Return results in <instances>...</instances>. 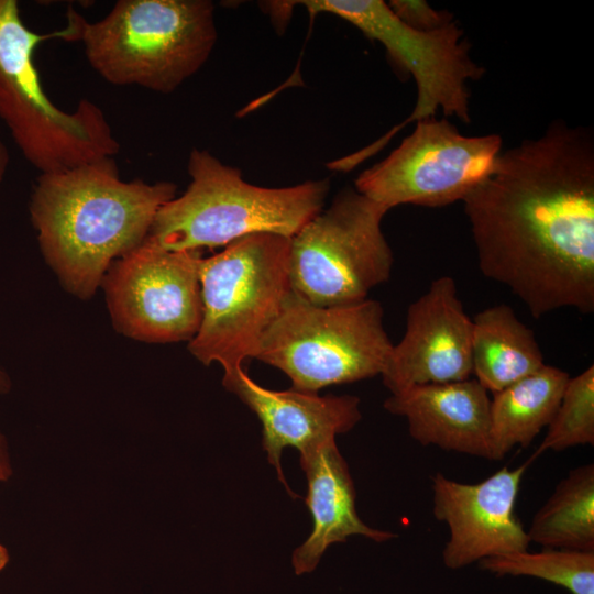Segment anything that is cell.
Instances as JSON below:
<instances>
[{
  "mask_svg": "<svg viewBox=\"0 0 594 594\" xmlns=\"http://www.w3.org/2000/svg\"><path fill=\"white\" fill-rule=\"evenodd\" d=\"M295 3L304 6L312 15L330 13L350 22L370 40L380 42L395 65L415 79L417 101L413 112L378 141L350 155L354 165L382 148L407 124L436 117L438 110L447 117L470 122L471 92L468 84L480 79L484 68L472 59L464 32L455 21L422 32L402 22L382 0H306Z\"/></svg>",
  "mask_w": 594,
  "mask_h": 594,
  "instance_id": "cell-9",
  "label": "cell"
},
{
  "mask_svg": "<svg viewBox=\"0 0 594 594\" xmlns=\"http://www.w3.org/2000/svg\"><path fill=\"white\" fill-rule=\"evenodd\" d=\"M387 210L355 188L341 190L289 245L292 290L311 305L349 306L386 282L394 263L382 231Z\"/></svg>",
  "mask_w": 594,
  "mask_h": 594,
  "instance_id": "cell-8",
  "label": "cell"
},
{
  "mask_svg": "<svg viewBox=\"0 0 594 594\" xmlns=\"http://www.w3.org/2000/svg\"><path fill=\"white\" fill-rule=\"evenodd\" d=\"M190 184L157 211L146 239L172 251L227 246L255 233L294 237L323 208L329 179L268 188L252 185L238 168L194 148Z\"/></svg>",
  "mask_w": 594,
  "mask_h": 594,
  "instance_id": "cell-3",
  "label": "cell"
},
{
  "mask_svg": "<svg viewBox=\"0 0 594 594\" xmlns=\"http://www.w3.org/2000/svg\"><path fill=\"white\" fill-rule=\"evenodd\" d=\"M526 531L530 543L546 549L594 552V464L571 470Z\"/></svg>",
  "mask_w": 594,
  "mask_h": 594,
  "instance_id": "cell-19",
  "label": "cell"
},
{
  "mask_svg": "<svg viewBox=\"0 0 594 594\" xmlns=\"http://www.w3.org/2000/svg\"><path fill=\"white\" fill-rule=\"evenodd\" d=\"M8 562H9V552L6 549V547H3L0 543V571L8 564Z\"/></svg>",
  "mask_w": 594,
  "mask_h": 594,
  "instance_id": "cell-26",
  "label": "cell"
},
{
  "mask_svg": "<svg viewBox=\"0 0 594 594\" xmlns=\"http://www.w3.org/2000/svg\"><path fill=\"white\" fill-rule=\"evenodd\" d=\"M570 377L565 371L544 364L493 394L490 405L493 461L503 460L517 446L527 448L549 426Z\"/></svg>",
  "mask_w": 594,
  "mask_h": 594,
  "instance_id": "cell-18",
  "label": "cell"
},
{
  "mask_svg": "<svg viewBox=\"0 0 594 594\" xmlns=\"http://www.w3.org/2000/svg\"><path fill=\"white\" fill-rule=\"evenodd\" d=\"M223 386L235 394L260 419L262 446L268 462L289 495L280 458L284 448L299 453L336 440L350 431L362 418L356 396H319L295 389L273 391L256 384L244 369L223 375Z\"/></svg>",
  "mask_w": 594,
  "mask_h": 594,
  "instance_id": "cell-14",
  "label": "cell"
},
{
  "mask_svg": "<svg viewBox=\"0 0 594 594\" xmlns=\"http://www.w3.org/2000/svg\"><path fill=\"white\" fill-rule=\"evenodd\" d=\"M547 433L535 452L594 446V365L570 377Z\"/></svg>",
  "mask_w": 594,
  "mask_h": 594,
  "instance_id": "cell-21",
  "label": "cell"
},
{
  "mask_svg": "<svg viewBox=\"0 0 594 594\" xmlns=\"http://www.w3.org/2000/svg\"><path fill=\"white\" fill-rule=\"evenodd\" d=\"M213 12L209 0H119L101 20L80 16L79 41L109 84L170 94L209 58Z\"/></svg>",
  "mask_w": 594,
  "mask_h": 594,
  "instance_id": "cell-5",
  "label": "cell"
},
{
  "mask_svg": "<svg viewBox=\"0 0 594 594\" xmlns=\"http://www.w3.org/2000/svg\"><path fill=\"white\" fill-rule=\"evenodd\" d=\"M176 197L170 182H125L113 157L40 174L30 216L41 251L64 287L87 299L116 258L141 245L160 208Z\"/></svg>",
  "mask_w": 594,
  "mask_h": 594,
  "instance_id": "cell-2",
  "label": "cell"
},
{
  "mask_svg": "<svg viewBox=\"0 0 594 594\" xmlns=\"http://www.w3.org/2000/svg\"><path fill=\"white\" fill-rule=\"evenodd\" d=\"M536 457L515 469L504 466L469 484L438 472L431 480L432 514L447 524L449 539L442 562L459 570L484 559L527 551L530 540L515 504L522 476Z\"/></svg>",
  "mask_w": 594,
  "mask_h": 594,
  "instance_id": "cell-12",
  "label": "cell"
},
{
  "mask_svg": "<svg viewBox=\"0 0 594 594\" xmlns=\"http://www.w3.org/2000/svg\"><path fill=\"white\" fill-rule=\"evenodd\" d=\"M472 322V374L487 392L497 393L546 364L534 331L508 305L485 308Z\"/></svg>",
  "mask_w": 594,
  "mask_h": 594,
  "instance_id": "cell-17",
  "label": "cell"
},
{
  "mask_svg": "<svg viewBox=\"0 0 594 594\" xmlns=\"http://www.w3.org/2000/svg\"><path fill=\"white\" fill-rule=\"evenodd\" d=\"M13 474L8 443L0 431V482L8 481Z\"/></svg>",
  "mask_w": 594,
  "mask_h": 594,
  "instance_id": "cell-23",
  "label": "cell"
},
{
  "mask_svg": "<svg viewBox=\"0 0 594 594\" xmlns=\"http://www.w3.org/2000/svg\"><path fill=\"white\" fill-rule=\"evenodd\" d=\"M289 245L290 238L255 233L201 258L202 318L188 344L197 360L218 362L226 375L255 359L292 292Z\"/></svg>",
  "mask_w": 594,
  "mask_h": 594,
  "instance_id": "cell-6",
  "label": "cell"
},
{
  "mask_svg": "<svg viewBox=\"0 0 594 594\" xmlns=\"http://www.w3.org/2000/svg\"><path fill=\"white\" fill-rule=\"evenodd\" d=\"M76 22L63 30L38 34L29 29L16 0H0V119L24 158L41 174L54 173L98 160L120 150L100 107L81 99L66 112L46 95L34 64L44 41H78Z\"/></svg>",
  "mask_w": 594,
  "mask_h": 594,
  "instance_id": "cell-4",
  "label": "cell"
},
{
  "mask_svg": "<svg viewBox=\"0 0 594 594\" xmlns=\"http://www.w3.org/2000/svg\"><path fill=\"white\" fill-rule=\"evenodd\" d=\"M482 570L498 576H530L569 591L594 594V552L546 549L515 552L484 559Z\"/></svg>",
  "mask_w": 594,
  "mask_h": 594,
  "instance_id": "cell-20",
  "label": "cell"
},
{
  "mask_svg": "<svg viewBox=\"0 0 594 594\" xmlns=\"http://www.w3.org/2000/svg\"><path fill=\"white\" fill-rule=\"evenodd\" d=\"M11 388V381L8 374L0 367V393L6 394Z\"/></svg>",
  "mask_w": 594,
  "mask_h": 594,
  "instance_id": "cell-25",
  "label": "cell"
},
{
  "mask_svg": "<svg viewBox=\"0 0 594 594\" xmlns=\"http://www.w3.org/2000/svg\"><path fill=\"white\" fill-rule=\"evenodd\" d=\"M487 393L470 378L418 385L391 395L384 408L405 417L409 435L421 446L492 460Z\"/></svg>",
  "mask_w": 594,
  "mask_h": 594,
  "instance_id": "cell-15",
  "label": "cell"
},
{
  "mask_svg": "<svg viewBox=\"0 0 594 594\" xmlns=\"http://www.w3.org/2000/svg\"><path fill=\"white\" fill-rule=\"evenodd\" d=\"M387 4L402 22L417 31H433L453 21L450 12L436 10L425 0H392Z\"/></svg>",
  "mask_w": 594,
  "mask_h": 594,
  "instance_id": "cell-22",
  "label": "cell"
},
{
  "mask_svg": "<svg viewBox=\"0 0 594 594\" xmlns=\"http://www.w3.org/2000/svg\"><path fill=\"white\" fill-rule=\"evenodd\" d=\"M481 273L539 319L594 312V134L552 122L463 200Z\"/></svg>",
  "mask_w": 594,
  "mask_h": 594,
  "instance_id": "cell-1",
  "label": "cell"
},
{
  "mask_svg": "<svg viewBox=\"0 0 594 594\" xmlns=\"http://www.w3.org/2000/svg\"><path fill=\"white\" fill-rule=\"evenodd\" d=\"M383 161L363 170L355 189L384 207L438 208L463 200L493 172L503 152L498 134L469 136L447 119L415 122Z\"/></svg>",
  "mask_w": 594,
  "mask_h": 594,
  "instance_id": "cell-10",
  "label": "cell"
},
{
  "mask_svg": "<svg viewBox=\"0 0 594 594\" xmlns=\"http://www.w3.org/2000/svg\"><path fill=\"white\" fill-rule=\"evenodd\" d=\"M472 331L454 279L437 277L410 304L405 333L393 344L381 374L383 384L393 395L418 385L469 380Z\"/></svg>",
  "mask_w": 594,
  "mask_h": 594,
  "instance_id": "cell-13",
  "label": "cell"
},
{
  "mask_svg": "<svg viewBox=\"0 0 594 594\" xmlns=\"http://www.w3.org/2000/svg\"><path fill=\"white\" fill-rule=\"evenodd\" d=\"M383 315L373 299L320 307L292 290L255 359L283 371L292 388L305 393L381 375L393 348Z\"/></svg>",
  "mask_w": 594,
  "mask_h": 594,
  "instance_id": "cell-7",
  "label": "cell"
},
{
  "mask_svg": "<svg viewBox=\"0 0 594 594\" xmlns=\"http://www.w3.org/2000/svg\"><path fill=\"white\" fill-rule=\"evenodd\" d=\"M201 251L148 241L116 260L101 285L116 329L144 342L190 341L202 318Z\"/></svg>",
  "mask_w": 594,
  "mask_h": 594,
  "instance_id": "cell-11",
  "label": "cell"
},
{
  "mask_svg": "<svg viewBox=\"0 0 594 594\" xmlns=\"http://www.w3.org/2000/svg\"><path fill=\"white\" fill-rule=\"evenodd\" d=\"M308 492L305 504L312 517V531L292 558L297 575L312 572L326 550L350 536H363L384 542L397 535L375 529L363 522L356 513L355 488L348 464L336 440L300 454Z\"/></svg>",
  "mask_w": 594,
  "mask_h": 594,
  "instance_id": "cell-16",
  "label": "cell"
},
{
  "mask_svg": "<svg viewBox=\"0 0 594 594\" xmlns=\"http://www.w3.org/2000/svg\"><path fill=\"white\" fill-rule=\"evenodd\" d=\"M9 161H10L9 151H8L7 145L2 141L1 130H0V184L2 183L6 176V173L8 170Z\"/></svg>",
  "mask_w": 594,
  "mask_h": 594,
  "instance_id": "cell-24",
  "label": "cell"
}]
</instances>
